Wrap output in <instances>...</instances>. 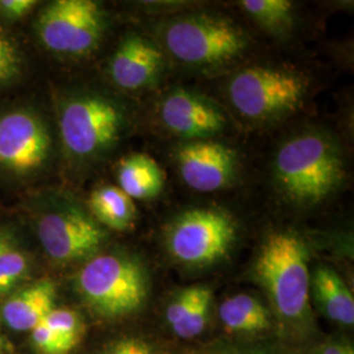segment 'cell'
Masks as SVG:
<instances>
[{"label":"cell","instance_id":"1","mask_svg":"<svg viewBox=\"0 0 354 354\" xmlns=\"http://www.w3.org/2000/svg\"><path fill=\"white\" fill-rule=\"evenodd\" d=\"M75 285L91 313L106 320L140 313L149 295L145 266L127 253L95 254L77 272Z\"/></svg>","mask_w":354,"mask_h":354},{"label":"cell","instance_id":"2","mask_svg":"<svg viewBox=\"0 0 354 354\" xmlns=\"http://www.w3.org/2000/svg\"><path fill=\"white\" fill-rule=\"evenodd\" d=\"M274 311L288 323H301L310 313V270L304 241L292 232L266 238L253 266Z\"/></svg>","mask_w":354,"mask_h":354},{"label":"cell","instance_id":"3","mask_svg":"<svg viewBox=\"0 0 354 354\" xmlns=\"http://www.w3.org/2000/svg\"><path fill=\"white\" fill-rule=\"evenodd\" d=\"M279 188L294 203L315 205L342 185L344 160L335 142L322 134L288 140L276 156Z\"/></svg>","mask_w":354,"mask_h":354},{"label":"cell","instance_id":"4","mask_svg":"<svg viewBox=\"0 0 354 354\" xmlns=\"http://www.w3.org/2000/svg\"><path fill=\"white\" fill-rule=\"evenodd\" d=\"M33 210L37 238L48 257L58 264L87 261L106 241V231L80 205L53 197Z\"/></svg>","mask_w":354,"mask_h":354},{"label":"cell","instance_id":"5","mask_svg":"<svg viewBox=\"0 0 354 354\" xmlns=\"http://www.w3.org/2000/svg\"><path fill=\"white\" fill-rule=\"evenodd\" d=\"M58 124L64 150L75 159L88 160L117 143L125 127V115L102 95L77 93L61 104Z\"/></svg>","mask_w":354,"mask_h":354},{"label":"cell","instance_id":"6","mask_svg":"<svg viewBox=\"0 0 354 354\" xmlns=\"http://www.w3.org/2000/svg\"><path fill=\"white\" fill-rule=\"evenodd\" d=\"M168 50L178 61L194 66L227 64L247 49V36L241 28L214 15H190L165 26Z\"/></svg>","mask_w":354,"mask_h":354},{"label":"cell","instance_id":"7","mask_svg":"<svg viewBox=\"0 0 354 354\" xmlns=\"http://www.w3.org/2000/svg\"><path fill=\"white\" fill-rule=\"evenodd\" d=\"M304 76L274 67H250L234 76L228 95L238 112L252 120H266L297 111L304 102Z\"/></svg>","mask_w":354,"mask_h":354},{"label":"cell","instance_id":"8","mask_svg":"<svg viewBox=\"0 0 354 354\" xmlns=\"http://www.w3.org/2000/svg\"><path fill=\"white\" fill-rule=\"evenodd\" d=\"M53 152L50 130L32 108L17 106L0 112V172L17 180L38 176Z\"/></svg>","mask_w":354,"mask_h":354},{"label":"cell","instance_id":"9","mask_svg":"<svg viewBox=\"0 0 354 354\" xmlns=\"http://www.w3.org/2000/svg\"><path fill=\"white\" fill-rule=\"evenodd\" d=\"M105 30L102 7L92 0H57L38 15L41 44L55 54L82 57L95 50Z\"/></svg>","mask_w":354,"mask_h":354},{"label":"cell","instance_id":"10","mask_svg":"<svg viewBox=\"0 0 354 354\" xmlns=\"http://www.w3.org/2000/svg\"><path fill=\"white\" fill-rule=\"evenodd\" d=\"M236 236L230 215L218 209H192L167 232V248L184 266H212L227 256Z\"/></svg>","mask_w":354,"mask_h":354},{"label":"cell","instance_id":"11","mask_svg":"<svg viewBox=\"0 0 354 354\" xmlns=\"http://www.w3.org/2000/svg\"><path fill=\"white\" fill-rule=\"evenodd\" d=\"M175 156L183 180L198 192L222 189L236 174V153L222 143L193 140L181 145Z\"/></svg>","mask_w":354,"mask_h":354},{"label":"cell","instance_id":"12","mask_svg":"<svg viewBox=\"0 0 354 354\" xmlns=\"http://www.w3.org/2000/svg\"><path fill=\"white\" fill-rule=\"evenodd\" d=\"M160 118L174 134L190 140L212 137L226 124V117L214 102L184 89L165 96L160 105Z\"/></svg>","mask_w":354,"mask_h":354},{"label":"cell","instance_id":"13","mask_svg":"<svg viewBox=\"0 0 354 354\" xmlns=\"http://www.w3.org/2000/svg\"><path fill=\"white\" fill-rule=\"evenodd\" d=\"M163 67V54L152 42L138 35L122 39L111 61V76L124 89L147 87Z\"/></svg>","mask_w":354,"mask_h":354},{"label":"cell","instance_id":"14","mask_svg":"<svg viewBox=\"0 0 354 354\" xmlns=\"http://www.w3.org/2000/svg\"><path fill=\"white\" fill-rule=\"evenodd\" d=\"M57 286L48 279L28 282L0 302V320L15 332H30L55 308Z\"/></svg>","mask_w":354,"mask_h":354},{"label":"cell","instance_id":"15","mask_svg":"<svg viewBox=\"0 0 354 354\" xmlns=\"http://www.w3.org/2000/svg\"><path fill=\"white\" fill-rule=\"evenodd\" d=\"M213 291L194 285L178 291L167 306L165 320L180 339H194L203 333L210 315Z\"/></svg>","mask_w":354,"mask_h":354},{"label":"cell","instance_id":"16","mask_svg":"<svg viewBox=\"0 0 354 354\" xmlns=\"http://www.w3.org/2000/svg\"><path fill=\"white\" fill-rule=\"evenodd\" d=\"M310 291L326 317L342 326H353V294L335 270L319 266L310 279Z\"/></svg>","mask_w":354,"mask_h":354},{"label":"cell","instance_id":"17","mask_svg":"<svg viewBox=\"0 0 354 354\" xmlns=\"http://www.w3.org/2000/svg\"><path fill=\"white\" fill-rule=\"evenodd\" d=\"M118 188L131 200H146L160 193L165 185V174L149 155H131L118 167Z\"/></svg>","mask_w":354,"mask_h":354},{"label":"cell","instance_id":"18","mask_svg":"<svg viewBox=\"0 0 354 354\" xmlns=\"http://www.w3.org/2000/svg\"><path fill=\"white\" fill-rule=\"evenodd\" d=\"M89 213L102 227L125 231L136 221V205L118 187L104 185L89 196Z\"/></svg>","mask_w":354,"mask_h":354},{"label":"cell","instance_id":"19","mask_svg":"<svg viewBox=\"0 0 354 354\" xmlns=\"http://www.w3.org/2000/svg\"><path fill=\"white\" fill-rule=\"evenodd\" d=\"M219 319L232 333L256 335L270 327V317L257 298L250 294L230 297L219 307Z\"/></svg>","mask_w":354,"mask_h":354},{"label":"cell","instance_id":"20","mask_svg":"<svg viewBox=\"0 0 354 354\" xmlns=\"http://www.w3.org/2000/svg\"><path fill=\"white\" fill-rule=\"evenodd\" d=\"M33 257L17 244L0 253V302L28 283Z\"/></svg>","mask_w":354,"mask_h":354},{"label":"cell","instance_id":"21","mask_svg":"<svg viewBox=\"0 0 354 354\" xmlns=\"http://www.w3.org/2000/svg\"><path fill=\"white\" fill-rule=\"evenodd\" d=\"M241 8L253 20L272 32H282L290 28L292 3L289 0H243Z\"/></svg>","mask_w":354,"mask_h":354},{"label":"cell","instance_id":"22","mask_svg":"<svg viewBox=\"0 0 354 354\" xmlns=\"http://www.w3.org/2000/svg\"><path fill=\"white\" fill-rule=\"evenodd\" d=\"M44 323L73 348L82 340L84 323L79 313L68 307H55L44 319Z\"/></svg>","mask_w":354,"mask_h":354},{"label":"cell","instance_id":"23","mask_svg":"<svg viewBox=\"0 0 354 354\" xmlns=\"http://www.w3.org/2000/svg\"><path fill=\"white\" fill-rule=\"evenodd\" d=\"M29 340L33 351L37 354H68L74 349L44 322L29 332Z\"/></svg>","mask_w":354,"mask_h":354},{"label":"cell","instance_id":"24","mask_svg":"<svg viewBox=\"0 0 354 354\" xmlns=\"http://www.w3.org/2000/svg\"><path fill=\"white\" fill-rule=\"evenodd\" d=\"M20 64L21 58L15 44L0 29V86L19 75Z\"/></svg>","mask_w":354,"mask_h":354},{"label":"cell","instance_id":"25","mask_svg":"<svg viewBox=\"0 0 354 354\" xmlns=\"http://www.w3.org/2000/svg\"><path fill=\"white\" fill-rule=\"evenodd\" d=\"M100 354H159L155 346L140 337H125L109 344Z\"/></svg>","mask_w":354,"mask_h":354},{"label":"cell","instance_id":"26","mask_svg":"<svg viewBox=\"0 0 354 354\" xmlns=\"http://www.w3.org/2000/svg\"><path fill=\"white\" fill-rule=\"evenodd\" d=\"M37 4L35 0H0V16L7 20H20Z\"/></svg>","mask_w":354,"mask_h":354},{"label":"cell","instance_id":"27","mask_svg":"<svg viewBox=\"0 0 354 354\" xmlns=\"http://www.w3.org/2000/svg\"><path fill=\"white\" fill-rule=\"evenodd\" d=\"M311 354H354V351L349 342L332 340L320 344Z\"/></svg>","mask_w":354,"mask_h":354},{"label":"cell","instance_id":"28","mask_svg":"<svg viewBox=\"0 0 354 354\" xmlns=\"http://www.w3.org/2000/svg\"><path fill=\"white\" fill-rule=\"evenodd\" d=\"M183 354H264L254 351H243L238 348L228 346H210V348H200V349H189Z\"/></svg>","mask_w":354,"mask_h":354},{"label":"cell","instance_id":"29","mask_svg":"<svg viewBox=\"0 0 354 354\" xmlns=\"http://www.w3.org/2000/svg\"><path fill=\"white\" fill-rule=\"evenodd\" d=\"M17 244V236L10 226H0V253Z\"/></svg>","mask_w":354,"mask_h":354},{"label":"cell","instance_id":"30","mask_svg":"<svg viewBox=\"0 0 354 354\" xmlns=\"http://www.w3.org/2000/svg\"><path fill=\"white\" fill-rule=\"evenodd\" d=\"M6 348H7V344L0 333V354H6Z\"/></svg>","mask_w":354,"mask_h":354}]
</instances>
